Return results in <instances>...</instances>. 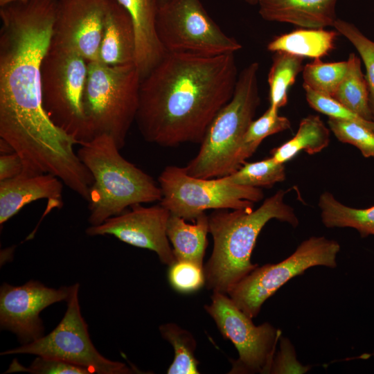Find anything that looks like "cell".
Returning a JSON list of instances; mask_svg holds the SVG:
<instances>
[{"mask_svg": "<svg viewBox=\"0 0 374 374\" xmlns=\"http://www.w3.org/2000/svg\"><path fill=\"white\" fill-rule=\"evenodd\" d=\"M58 0L0 6V139L22 159L23 172L50 173L69 184L85 167L77 141L55 126L42 95V64L51 42Z\"/></svg>", "mask_w": 374, "mask_h": 374, "instance_id": "obj_1", "label": "cell"}, {"mask_svg": "<svg viewBox=\"0 0 374 374\" xmlns=\"http://www.w3.org/2000/svg\"><path fill=\"white\" fill-rule=\"evenodd\" d=\"M238 78L234 53H166L141 80L135 121L143 138L162 147L200 144Z\"/></svg>", "mask_w": 374, "mask_h": 374, "instance_id": "obj_2", "label": "cell"}, {"mask_svg": "<svg viewBox=\"0 0 374 374\" xmlns=\"http://www.w3.org/2000/svg\"><path fill=\"white\" fill-rule=\"evenodd\" d=\"M285 195L284 190L277 191L256 210L217 209L208 216L213 247L203 267L208 290L227 294L232 286L258 266L251 262V256L260 232L269 220L298 226L299 220L293 208L285 202Z\"/></svg>", "mask_w": 374, "mask_h": 374, "instance_id": "obj_3", "label": "cell"}, {"mask_svg": "<svg viewBox=\"0 0 374 374\" xmlns=\"http://www.w3.org/2000/svg\"><path fill=\"white\" fill-rule=\"evenodd\" d=\"M119 150L111 136L103 134L81 144L77 151L93 178L88 200L91 226L99 225L134 205L161 199L159 185L123 158Z\"/></svg>", "mask_w": 374, "mask_h": 374, "instance_id": "obj_4", "label": "cell"}, {"mask_svg": "<svg viewBox=\"0 0 374 374\" xmlns=\"http://www.w3.org/2000/svg\"><path fill=\"white\" fill-rule=\"evenodd\" d=\"M253 62L238 74L233 95L206 130L197 155L184 167L190 176L222 177L242 165L240 150L244 136L260 105L258 73Z\"/></svg>", "mask_w": 374, "mask_h": 374, "instance_id": "obj_5", "label": "cell"}, {"mask_svg": "<svg viewBox=\"0 0 374 374\" xmlns=\"http://www.w3.org/2000/svg\"><path fill=\"white\" fill-rule=\"evenodd\" d=\"M141 76L134 64L109 66L88 62L83 107L91 139L106 134L119 149L137 113Z\"/></svg>", "mask_w": 374, "mask_h": 374, "instance_id": "obj_6", "label": "cell"}, {"mask_svg": "<svg viewBox=\"0 0 374 374\" xmlns=\"http://www.w3.org/2000/svg\"><path fill=\"white\" fill-rule=\"evenodd\" d=\"M87 67L78 53L51 45L42 64L44 109L53 123L79 145L91 140L83 107Z\"/></svg>", "mask_w": 374, "mask_h": 374, "instance_id": "obj_7", "label": "cell"}, {"mask_svg": "<svg viewBox=\"0 0 374 374\" xmlns=\"http://www.w3.org/2000/svg\"><path fill=\"white\" fill-rule=\"evenodd\" d=\"M160 204L186 220L195 219L208 209L253 208L263 198L260 188L228 181L224 177L203 179L190 176L184 167L168 166L159 176Z\"/></svg>", "mask_w": 374, "mask_h": 374, "instance_id": "obj_8", "label": "cell"}, {"mask_svg": "<svg viewBox=\"0 0 374 374\" xmlns=\"http://www.w3.org/2000/svg\"><path fill=\"white\" fill-rule=\"evenodd\" d=\"M339 244L323 236L303 241L289 257L276 264L258 265L232 286L227 295L245 314L253 319L264 302L292 278L316 266L335 268Z\"/></svg>", "mask_w": 374, "mask_h": 374, "instance_id": "obj_9", "label": "cell"}, {"mask_svg": "<svg viewBox=\"0 0 374 374\" xmlns=\"http://www.w3.org/2000/svg\"><path fill=\"white\" fill-rule=\"evenodd\" d=\"M156 29L166 53L215 56L242 48L209 16L200 0H167L159 5Z\"/></svg>", "mask_w": 374, "mask_h": 374, "instance_id": "obj_10", "label": "cell"}, {"mask_svg": "<svg viewBox=\"0 0 374 374\" xmlns=\"http://www.w3.org/2000/svg\"><path fill=\"white\" fill-rule=\"evenodd\" d=\"M79 284L67 301L66 311L50 333L26 344L7 350L1 355L30 354L54 358L83 366L91 374H127L133 371L125 364L103 356L90 339L87 325L80 312Z\"/></svg>", "mask_w": 374, "mask_h": 374, "instance_id": "obj_11", "label": "cell"}, {"mask_svg": "<svg viewBox=\"0 0 374 374\" xmlns=\"http://www.w3.org/2000/svg\"><path fill=\"white\" fill-rule=\"evenodd\" d=\"M204 308L238 352L229 373H269L282 332L268 322L256 326L226 294L213 292Z\"/></svg>", "mask_w": 374, "mask_h": 374, "instance_id": "obj_12", "label": "cell"}, {"mask_svg": "<svg viewBox=\"0 0 374 374\" xmlns=\"http://www.w3.org/2000/svg\"><path fill=\"white\" fill-rule=\"evenodd\" d=\"M75 284L55 289L35 280L21 286L4 283L0 289L1 328L17 335L22 344L40 338L44 330L40 312L55 303L67 302Z\"/></svg>", "mask_w": 374, "mask_h": 374, "instance_id": "obj_13", "label": "cell"}, {"mask_svg": "<svg viewBox=\"0 0 374 374\" xmlns=\"http://www.w3.org/2000/svg\"><path fill=\"white\" fill-rule=\"evenodd\" d=\"M130 208L99 225L90 226L86 233L114 235L130 245L154 251L163 264L172 265L176 259L166 233L170 211L160 204L150 207L136 204Z\"/></svg>", "mask_w": 374, "mask_h": 374, "instance_id": "obj_14", "label": "cell"}, {"mask_svg": "<svg viewBox=\"0 0 374 374\" xmlns=\"http://www.w3.org/2000/svg\"><path fill=\"white\" fill-rule=\"evenodd\" d=\"M106 0H58L51 46L98 61Z\"/></svg>", "mask_w": 374, "mask_h": 374, "instance_id": "obj_15", "label": "cell"}, {"mask_svg": "<svg viewBox=\"0 0 374 374\" xmlns=\"http://www.w3.org/2000/svg\"><path fill=\"white\" fill-rule=\"evenodd\" d=\"M63 182L50 173L21 174L0 181V224L15 215L26 205L48 199L51 208L62 206Z\"/></svg>", "mask_w": 374, "mask_h": 374, "instance_id": "obj_16", "label": "cell"}, {"mask_svg": "<svg viewBox=\"0 0 374 374\" xmlns=\"http://www.w3.org/2000/svg\"><path fill=\"white\" fill-rule=\"evenodd\" d=\"M134 24L127 10L117 0H106L99 62L109 66L135 64Z\"/></svg>", "mask_w": 374, "mask_h": 374, "instance_id": "obj_17", "label": "cell"}, {"mask_svg": "<svg viewBox=\"0 0 374 374\" xmlns=\"http://www.w3.org/2000/svg\"><path fill=\"white\" fill-rule=\"evenodd\" d=\"M130 14L135 31V65L144 78L166 54L159 39L157 0H117Z\"/></svg>", "mask_w": 374, "mask_h": 374, "instance_id": "obj_18", "label": "cell"}, {"mask_svg": "<svg viewBox=\"0 0 374 374\" xmlns=\"http://www.w3.org/2000/svg\"><path fill=\"white\" fill-rule=\"evenodd\" d=\"M338 0H258L259 14L269 21L305 28L333 26Z\"/></svg>", "mask_w": 374, "mask_h": 374, "instance_id": "obj_19", "label": "cell"}, {"mask_svg": "<svg viewBox=\"0 0 374 374\" xmlns=\"http://www.w3.org/2000/svg\"><path fill=\"white\" fill-rule=\"evenodd\" d=\"M194 224L170 213L166 233L172 245L176 261H189L204 267L203 261L207 246L208 216L199 215Z\"/></svg>", "mask_w": 374, "mask_h": 374, "instance_id": "obj_20", "label": "cell"}, {"mask_svg": "<svg viewBox=\"0 0 374 374\" xmlns=\"http://www.w3.org/2000/svg\"><path fill=\"white\" fill-rule=\"evenodd\" d=\"M338 35L337 30L301 28L274 37L267 48L274 53L285 52L303 58L321 59L335 48Z\"/></svg>", "mask_w": 374, "mask_h": 374, "instance_id": "obj_21", "label": "cell"}, {"mask_svg": "<svg viewBox=\"0 0 374 374\" xmlns=\"http://www.w3.org/2000/svg\"><path fill=\"white\" fill-rule=\"evenodd\" d=\"M329 142V129L320 117L308 115L301 121L292 139L271 151L272 157L276 161L284 163L302 150L309 154L320 152L328 145Z\"/></svg>", "mask_w": 374, "mask_h": 374, "instance_id": "obj_22", "label": "cell"}, {"mask_svg": "<svg viewBox=\"0 0 374 374\" xmlns=\"http://www.w3.org/2000/svg\"><path fill=\"white\" fill-rule=\"evenodd\" d=\"M319 206L325 226L353 228L358 231L362 238L374 235V206L366 208L347 206L326 191L321 195Z\"/></svg>", "mask_w": 374, "mask_h": 374, "instance_id": "obj_23", "label": "cell"}, {"mask_svg": "<svg viewBox=\"0 0 374 374\" xmlns=\"http://www.w3.org/2000/svg\"><path fill=\"white\" fill-rule=\"evenodd\" d=\"M346 61V74L332 98L362 118L374 121L369 105L368 84L362 70L361 58L351 53Z\"/></svg>", "mask_w": 374, "mask_h": 374, "instance_id": "obj_24", "label": "cell"}, {"mask_svg": "<svg viewBox=\"0 0 374 374\" xmlns=\"http://www.w3.org/2000/svg\"><path fill=\"white\" fill-rule=\"evenodd\" d=\"M303 57L285 52H275L268 73L269 107L279 109L287 103L289 89L303 70Z\"/></svg>", "mask_w": 374, "mask_h": 374, "instance_id": "obj_25", "label": "cell"}, {"mask_svg": "<svg viewBox=\"0 0 374 374\" xmlns=\"http://www.w3.org/2000/svg\"><path fill=\"white\" fill-rule=\"evenodd\" d=\"M162 337L173 347L175 356L167 370L168 374H198V361L195 357L197 343L188 330L173 323L160 326Z\"/></svg>", "mask_w": 374, "mask_h": 374, "instance_id": "obj_26", "label": "cell"}, {"mask_svg": "<svg viewBox=\"0 0 374 374\" xmlns=\"http://www.w3.org/2000/svg\"><path fill=\"white\" fill-rule=\"evenodd\" d=\"M236 171L224 176L231 183L254 188H271L285 179L284 163L272 157L259 161L244 163Z\"/></svg>", "mask_w": 374, "mask_h": 374, "instance_id": "obj_27", "label": "cell"}, {"mask_svg": "<svg viewBox=\"0 0 374 374\" xmlns=\"http://www.w3.org/2000/svg\"><path fill=\"white\" fill-rule=\"evenodd\" d=\"M346 70L347 61L323 62L321 59H315L303 68V87L332 97Z\"/></svg>", "mask_w": 374, "mask_h": 374, "instance_id": "obj_28", "label": "cell"}, {"mask_svg": "<svg viewBox=\"0 0 374 374\" xmlns=\"http://www.w3.org/2000/svg\"><path fill=\"white\" fill-rule=\"evenodd\" d=\"M289 119L278 115V109L271 107L258 119L253 120L243 138L240 160L242 164L256 151L266 137L290 128Z\"/></svg>", "mask_w": 374, "mask_h": 374, "instance_id": "obj_29", "label": "cell"}, {"mask_svg": "<svg viewBox=\"0 0 374 374\" xmlns=\"http://www.w3.org/2000/svg\"><path fill=\"white\" fill-rule=\"evenodd\" d=\"M332 27L353 45L364 64L369 105L374 117V41L364 35L355 24L343 19L337 18Z\"/></svg>", "mask_w": 374, "mask_h": 374, "instance_id": "obj_30", "label": "cell"}, {"mask_svg": "<svg viewBox=\"0 0 374 374\" xmlns=\"http://www.w3.org/2000/svg\"><path fill=\"white\" fill-rule=\"evenodd\" d=\"M328 125L335 137L356 147L366 157H374V132L361 124L329 118Z\"/></svg>", "mask_w": 374, "mask_h": 374, "instance_id": "obj_31", "label": "cell"}, {"mask_svg": "<svg viewBox=\"0 0 374 374\" xmlns=\"http://www.w3.org/2000/svg\"><path fill=\"white\" fill-rule=\"evenodd\" d=\"M303 89L309 105L317 112L329 118L361 124L374 132V121L362 118L332 97L319 93L308 88Z\"/></svg>", "mask_w": 374, "mask_h": 374, "instance_id": "obj_32", "label": "cell"}, {"mask_svg": "<svg viewBox=\"0 0 374 374\" xmlns=\"http://www.w3.org/2000/svg\"><path fill=\"white\" fill-rule=\"evenodd\" d=\"M168 279L175 290L191 293L205 284L204 267L189 261H175L170 266Z\"/></svg>", "mask_w": 374, "mask_h": 374, "instance_id": "obj_33", "label": "cell"}, {"mask_svg": "<svg viewBox=\"0 0 374 374\" xmlns=\"http://www.w3.org/2000/svg\"><path fill=\"white\" fill-rule=\"evenodd\" d=\"M28 372L33 374H91V371L81 366L54 358L37 356L28 367L13 359L5 373Z\"/></svg>", "mask_w": 374, "mask_h": 374, "instance_id": "obj_34", "label": "cell"}, {"mask_svg": "<svg viewBox=\"0 0 374 374\" xmlns=\"http://www.w3.org/2000/svg\"><path fill=\"white\" fill-rule=\"evenodd\" d=\"M279 344L269 373H305L310 369V366H303L296 359L294 348L287 338L281 336Z\"/></svg>", "mask_w": 374, "mask_h": 374, "instance_id": "obj_35", "label": "cell"}, {"mask_svg": "<svg viewBox=\"0 0 374 374\" xmlns=\"http://www.w3.org/2000/svg\"><path fill=\"white\" fill-rule=\"evenodd\" d=\"M24 164L16 152L2 154L0 156V181L15 178L21 174Z\"/></svg>", "mask_w": 374, "mask_h": 374, "instance_id": "obj_36", "label": "cell"}, {"mask_svg": "<svg viewBox=\"0 0 374 374\" xmlns=\"http://www.w3.org/2000/svg\"><path fill=\"white\" fill-rule=\"evenodd\" d=\"M27 0H0V6H3L15 1H24Z\"/></svg>", "mask_w": 374, "mask_h": 374, "instance_id": "obj_37", "label": "cell"}, {"mask_svg": "<svg viewBox=\"0 0 374 374\" xmlns=\"http://www.w3.org/2000/svg\"><path fill=\"white\" fill-rule=\"evenodd\" d=\"M241 1H244L246 3L251 4V5H256V4H258V0H241Z\"/></svg>", "mask_w": 374, "mask_h": 374, "instance_id": "obj_38", "label": "cell"}, {"mask_svg": "<svg viewBox=\"0 0 374 374\" xmlns=\"http://www.w3.org/2000/svg\"><path fill=\"white\" fill-rule=\"evenodd\" d=\"M157 1H158V2H159V5L160 3L164 2V1H167V0H157Z\"/></svg>", "mask_w": 374, "mask_h": 374, "instance_id": "obj_39", "label": "cell"}, {"mask_svg": "<svg viewBox=\"0 0 374 374\" xmlns=\"http://www.w3.org/2000/svg\"><path fill=\"white\" fill-rule=\"evenodd\" d=\"M373 357H374V351H373Z\"/></svg>", "mask_w": 374, "mask_h": 374, "instance_id": "obj_40", "label": "cell"}]
</instances>
